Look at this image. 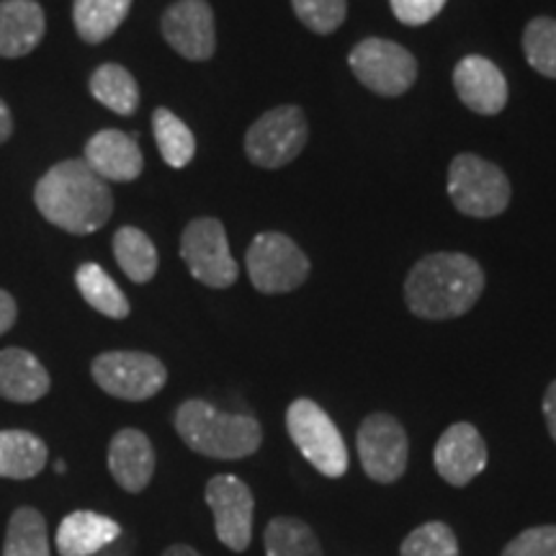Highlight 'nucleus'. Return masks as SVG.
Returning a JSON list of instances; mask_svg holds the SVG:
<instances>
[{"label":"nucleus","mask_w":556,"mask_h":556,"mask_svg":"<svg viewBox=\"0 0 556 556\" xmlns=\"http://www.w3.org/2000/svg\"><path fill=\"white\" fill-rule=\"evenodd\" d=\"M41 217L70 235L99 232L114 212L109 184L88 168L86 160L54 165L34 189Z\"/></svg>","instance_id":"f257e3e1"},{"label":"nucleus","mask_w":556,"mask_h":556,"mask_svg":"<svg viewBox=\"0 0 556 556\" xmlns=\"http://www.w3.org/2000/svg\"><path fill=\"white\" fill-rule=\"evenodd\" d=\"M484 291V270L464 253H433L420 258L405 281L407 307L420 319L467 315Z\"/></svg>","instance_id":"f03ea898"},{"label":"nucleus","mask_w":556,"mask_h":556,"mask_svg":"<svg viewBox=\"0 0 556 556\" xmlns=\"http://www.w3.org/2000/svg\"><path fill=\"white\" fill-rule=\"evenodd\" d=\"M176 430L191 451L219 462L253 456L263 443V428L255 417L222 413L204 400H186L176 409Z\"/></svg>","instance_id":"7ed1b4c3"},{"label":"nucleus","mask_w":556,"mask_h":556,"mask_svg":"<svg viewBox=\"0 0 556 556\" xmlns=\"http://www.w3.org/2000/svg\"><path fill=\"white\" fill-rule=\"evenodd\" d=\"M448 197L462 214L475 219H492L510 204V180L490 160L456 155L448 168Z\"/></svg>","instance_id":"20e7f679"},{"label":"nucleus","mask_w":556,"mask_h":556,"mask_svg":"<svg viewBox=\"0 0 556 556\" xmlns=\"http://www.w3.org/2000/svg\"><path fill=\"white\" fill-rule=\"evenodd\" d=\"M287 430L294 446L319 475L340 479L348 471V448L332 417L317 402L294 400L287 409Z\"/></svg>","instance_id":"39448f33"},{"label":"nucleus","mask_w":556,"mask_h":556,"mask_svg":"<svg viewBox=\"0 0 556 556\" xmlns=\"http://www.w3.org/2000/svg\"><path fill=\"white\" fill-rule=\"evenodd\" d=\"M245 263L250 281L263 294H287L309 276V258L283 232H261L250 242Z\"/></svg>","instance_id":"423d86ee"},{"label":"nucleus","mask_w":556,"mask_h":556,"mask_svg":"<svg viewBox=\"0 0 556 556\" xmlns=\"http://www.w3.org/2000/svg\"><path fill=\"white\" fill-rule=\"evenodd\" d=\"M93 381L116 400L144 402L155 397L168 381V368L150 353L109 351L90 366Z\"/></svg>","instance_id":"0eeeda50"},{"label":"nucleus","mask_w":556,"mask_h":556,"mask_svg":"<svg viewBox=\"0 0 556 556\" xmlns=\"http://www.w3.org/2000/svg\"><path fill=\"white\" fill-rule=\"evenodd\" d=\"M309 137L307 116L299 106H276L266 111L245 135V152L258 168H283L299 157Z\"/></svg>","instance_id":"6e6552de"},{"label":"nucleus","mask_w":556,"mask_h":556,"mask_svg":"<svg viewBox=\"0 0 556 556\" xmlns=\"http://www.w3.org/2000/svg\"><path fill=\"white\" fill-rule=\"evenodd\" d=\"M180 258L186 261L191 276L204 287L227 289L238 281V261L229 253L225 225L214 217L193 219L180 238Z\"/></svg>","instance_id":"1a4fd4ad"},{"label":"nucleus","mask_w":556,"mask_h":556,"mask_svg":"<svg viewBox=\"0 0 556 556\" xmlns=\"http://www.w3.org/2000/svg\"><path fill=\"white\" fill-rule=\"evenodd\" d=\"M353 75L379 96H402L417 80V60L389 39H364L348 54Z\"/></svg>","instance_id":"9d476101"},{"label":"nucleus","mask_w":556,"mask_h":556,"mask_svg":"<svg viewBox=\"0 0 556 556\" xmlns=\"http://www.w3.org/2000/svg\"><path fill=\"white\" fill-rule=\"evenodd\" d=\"M409 441L397 417L387 413L368 415L358 428V458L368 479L392 484L407 469Z\"/></svg>","instance_id":"9b49d317"},{"label":"nucleus","mask_w":556,"mask_h":556,"mask_svg":"<svg viewBox=\"0 0 556 556\" xmlns=\"http://www.w3.org/2000/svg\"><path fill=\"white\" fill-rule=\"evenodd\" d=\"M208 510L214 513V531L229 552L242 554L253 539L255 497L250 486L235 475H217L204 490Z\"/></svg>","instance_id":"f8f14e48"},{"label":"nucleus","mask_w":556,"mask_h":556,"mask_svg":"<svg viewBox=\"0 0 556 556\" xmlns=\"http://www.w3.org/2000/svg\"><path fill=\"white\" fill-rule=\"evenodd\" d=\"M163 37L180 58L201 62L217 50L214 13L206 0H178L163 16Z\"/></svg>","instance_id":"ddd939ff"},{"label":"nucleus","mask_w":556,"mask_h":556,"mask_svg":"<svg viewBox=\"0 0 556 556\" xmlns=\"http://www.w3.org/2000/svg\"><path fill=\"white\" fill-rule=\"evenodd\" d=\"M435 471L451 486H467L486 467V443L471 422H454L438 438L433 451Z\"/></svg>","instance_id":"4468645a"},{"label":"nucleus","mask_w":556,"mask_h":556,"mask_svg":"<svg viewBox=\"0 0 556 556\" xmlns=\"http://www.w3.org/2000/svg\"><path fill=\"white\" fill-rule=\"evenodd\" d=\"M454 88L464 106L482 116H495L507 103V80L500 67L482 54H469L454 70Z\"/></svg>","instance_id":"2eb2a0df"},{"label":"nucleus","mask_w":556,"mask_h":556,"mask_svg":"<svg viewBox=\"0 0 556 556\" xmlns=\"http://www.w3.org/2000/svg\"><path fill=\"white\" fill-rule=\"evenodd\" d=\"M137 131L124 135L119 129H103L93 135L86 144V163L96 176L103 180H127L139 178L144 168L142 150L137 144Z\"/></svg>","instance_id":"dca6fc26"},{"label":"nucleus","mask_w":556,"mask_h":556,"mask_svg":"<svg viewBox=\"0 0 556 556\" xmlns=\"http://www.w3.org/2000/svg\"><path fill=\"white\" fill-rule=\"evenodd\" d=\"M109 471L124 492H144L155 475V448L137 428H124L109 443Z\"/></svg>","instance_id":"f3484780"},{"label":"nucleus","mask_w":556,"mask_h":556,"mask_svg":"<svg viewBox=\"0 0 556 556\" xmlns=\"http://www.w3.org/2000/svg\"><path fill=\"white\" fill-rule=\"evenodd\" d=\"M122 526L114 518L93 510H75L54 533V546L60 556H96L122 536Z\"/></svg>","instance_id":"a211bd4d"},{"label":"nucleus","mask_w":556,"mask_h":556,"mask_svg":"<svg viewBox=\"0 0 556 556\" xmlns=\"http://www.w3.org/2000/svg\"><path fill=\"white\" fill-rule=\"evenodd\" d=\"M50 374L41 361L24 348H5L0 351V397L31 405L50 392Z\"/></svg>","instance_id":"6ab92c4d"},{"label":"nucleus","mask_w":556,"mask_h":556,"mask_svg":"<svg viewBox=\"0 0 556 556\" xmlns=\"http://www.w3.org/2000/svg\"><path fill=\"white\" fill-rule=\"evenodd\" d=\"M45 11L37 0L0 3V58H24L45 39Z\"/></svg>","instance_id":"aec40b11"},{"label":"nucleus","mask_w":556,"mask_h":556,"mask_svg":"<svg viewBox=\"0 0 556 556\" xmlns=\"http://www.w3.org/2000/svg\"><path fill=\"white\" fill-rule=\"evenodd\" d=\"M47 467V443L29 430H0V477L31 479Z\"/></svg>","instance_id":"412c9836"},{"label":"nucleus","mask_w":556,"mask_h":556,"mask_svg":"<svg viewBox=\"0 0 556 556\" xmlns=\"http://www.w3.org/2000/svg\"><path fill=\"white\" fill-rule=\"evenodd\" d=\"M129 9L131 0H75V29L88 45H101L124 24Z\"/></svg>","instance_id":"4be33fe9"},{"label":"nucleus","mask_w":556,"mask_h":556,"mask_svg":"<svg viewBox=\"0 0 556 556\" xmlns=\"http://www.w3.org/2000/svg\"><path fill=\"white\" fill-rule=\"evenodd\" d=\"M3 556H52L47 520L37 507L24 505L13 510L5 528Z\"/></svg>","instance_id":"5701e85b"},{"label":"nucleus","mask_w":556,"mask_h":556,"mask_svg":"<svg viewBox=\"0 0 556 556\" xmlns=\"http://www.w3.org/2000/svg\"><path fill=\"white\" fill-rule=\"evenodd\" d=\"M75 283H78L83 299H86L96 312H101L103 317H129V299L124 296V291L116 287L114 278H111L99 263H83L78 274H75Z\"/></svg>","instance_id":"b1692460"},{"label":"nucleus","mask_w":556,"mask_h":556,"mask_svg":"<svg viewBox=\"0 0 556 556\" xmlns=\"http://www.w3.org/2000/svg\"><path fill=\"white\" fill-rule=\"evenodd\" d=\"M263 546H266V556H325L312 526L294 516L270 520L263 533Z\"/></svg>","instance_id":"393cba45"},{"label":"nucleus","mask_w":556,"mask_h":556,"mask_svg":"<svg viewBox=\"0 0 556 556\" xmlns=\"http://www.w3.org/2000/svg\"><path fill=\"white\" fill-rule=\"evenodd\" d=\"M114 255L129 281L148 283L157 274V250L142 229L122 227L114 235Z\"/></svg>","instance_id":"a878e982"},{"label":"nucleus","mask_w":556,"mask_h":556,"mask_svg":"<svg viewBox=\"0 0 556 556\" xmlns=\"http://www.w3.org/2000/svg\"><path fill=\"white\" fill-rule=\"evenodd\" d=\"M90 93L114 114L131 116L139 106V86L122 65H101L90 75Z\"/></svg>","instance_id":"bb28decb"},{"label":"nucleus","mask_w":556,"mask_h":556,"mask_svg":"<svg viewBox=\"0 0 556 556\" xmlns=\"http://www.w3.org/2000/svg\"><path fill=\"white\" fill-rule=\"evenodd\" d=\"M152 129H155V142L160 155L170 168H186L197 155V139L193 131L178 119L168 109H157L152 114Z\"/></svg>","instance_id":"cd10ccee"},{"label":"nucleus","mask_w":556,"mask_h":556,"mask_svg":"<svg viewBox=\"0 0 556 556\" xmlns=\"http://www.w3.org/2000/svg\"><path fill=\"white\" fill-rule=\"evenodd\" d=\"M523 52L528 65L546 78H556V21L533 18L523 31Z\"/></svg>","instance_id":"c85d7f7f"},{"label":"nucleus","mask_w":556,"mask_h":556,"mask_svg":"<svg viewBox=\"0 0 556 556\" xmlns=\"http://www.w3.org/2000/svg\"><path fill=\"white\" fill-rule=\"evenodd\" d=\"M400 556H462L458 554V539L451 531V526L441 520H430V523L415 528L402 541Z\"/></svg>","instance_id":"c756f323"},{"label":"nucleus","mask_w":556,"mask_h":556,"mask_svg":"<svg viewBox=\"0 0 556 556\" xmlns=\"http://www.w3.org/2000/svg\"><path fill=\"white\" fill-rule=\"evenodd\" d=\"M294 13L315 34H332L340 29L348 13V0H291Z\"/></svg>","instance_id":"7c9ffc66"},{"label":"nucleus","mask_w":556,"mask_h":556,"mask_svg":"<svg viewBox=\"0 0 556 556\" xmlns=\"http://www.w3.org/2000/svg\"><path fill=\"white\" fill-rule=\"evenodd\" d=\"M500 556H556V526L526 528Z\"/></svg>","instance_id":"2f4dec72"},{"label":"nucleus","mask_w":556,"mask_h":556,"mask_svg":"<svg viewBox=\"0 0 556 556\" xmlns=\"http://www.w3.org/2000/svg\"><path fill=\"white\" fill-rule=\"evenodd\" d=\"M389 5H392V13L402 24L420 26L433 21L443 11L446 0H389Z\"/></svg>","instance_id":"473e14b6"},{"label":"nucleus","mask_w":556,"mask_h":556,"mask_svg":"<svg viewBox=\"0 0 556 556\" xmlns=\"http://www.w3.org/2000/svg\"><path fill=\"white\" fill-rule=\"evenodd\" d=\"M16 317H18L16 302H13V296L9 294V291L0 289V336H5V332L13 328Z\"/></svg>","instance_id":"72a5a7b5"},{"label":"nucleus","mask_w":556,"mask_h":556,"mask_svg":"<svg viewBox=\"0 0 556 556\" xmlns=\"http://www.w3.org/2000/svg\"><path fill=\"white\" fill-rule=\"evenodd\" d=\"M544 417H546V426L548 433H552L554 443H556V381H552L544 394Z\"/></svg>","instance_id":"f704fd0d"},{"label":"nucleus","mask_w":556,"mask_h":556,"mask_svg":"<svg viewBox=\"0 0 556 556\" xmlns=\"http://www.w3.org/2000/svg\"><path fill=\"white\" fill-rule=\"evenodd\" d=\"M11 131H13V116L9 106L0 101V142H5V139L11 137Z\"/></svg>","instance_id":"c9c22d12"},{"label":"nucleus","mask_w":556,"mask_h":556,"mask_svg":"<svg viewBox=\"0 0 556 556\" xmlns=\"http://www.w3.org/2000/svg\"><path fill=\"white\" fill-rule=\"evenodd\" d=\"M160 556H201V554L197 552V548H191L186 544H173V546L165 548V552Z\"/></svg>","instance_id":"e433bc0d"},{"label":"nucleus","mask_w":556,"mask_h":556,"mask_svg":"<svg viewBox=\"0 0 556 556\" xmlns=\"http://www.w3.org/2000/svg\"><path fill=\"white\" fill-rule=\"evenodd\" d=\"M54 469H58V475H65L67 464H65V462H58V464H54Z\"/></svg>","instance_id":"4c0bfd02"}]
</instances>
